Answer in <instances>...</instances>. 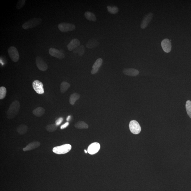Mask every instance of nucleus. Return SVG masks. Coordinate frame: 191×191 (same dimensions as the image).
Segmentation results:
<instances>
[{
  "label": "nucleus",
  "mask_w": 191,
  "mask_h": 191,
  "mask_svg": "<svg viewBox=\"0 0 191 191\" xmlns=\"http://www.w3.org/2000/svg\"><path fill=\"white\" fill-rule=\"evenodd\" d=\"M63 120H64V119H63V118H59L56 121L55 124L57 126L59 125H60L62 123Z\"/></svg>",
  "instance_id": "c756f323"
},
{
  "label": "nucleus",
  "mask_w": 191,
  "mask_h": 191,
  "mask_svg": "<svg viewBox=\"0 0 191 191\" xmlns=\"http://www.w3.org/2000/svg\"><path fill=\"white\" fill-rule=\"evenodd\" d=\"M25 0H20V1H18L17 4L16 5V9H20L22 8L25 4Z\"/></svg>",
  "instance_id": "c85d7f7f"
},
{
  "label": "nucleus",
  "mask_w": 191,
  "mask_h": 191,
  "mask_svg": "<svg viewBox=\"0 0 191 191\" xmlns=\"http://www.w3.org/2000/svg\"><path fill=\"white\" fill-rule=\"evenodd\" d=\"M84 151H85V152L86 153H87V152H88L87 151V150H85Z\"/></svg>",
  "instance_id": "72a5a7b5"
},
{
  "label": "nucleus",
  "mask_w": 191,
  "mask_h": 191,
  "mask_svg": "<svg viewBox=\"0 0 191 191\" xmlns=\"http://www.w3.org/2000/svg\"><path fill=\"white\" fill-rule=\"evenodd\" d=\"M100 148V144L97 142H94L91 144L89 146L87 149V152L91 155L97 153Z\"/></svg>",
  "instance_id": "9d476101"
},
{
  "label": "nucleus",
  "mask_w": 191,
  "mask_h": 191,
  "mask_svg": "<svg viewBox=\"0 0 191 191\" xmlns=\"http://www.w3.org/2000/svg\"><path fill=\"white\" fill-rule=\"evenodd\" d=\"M28 129L27 126L24 124H21L18 126L16 128V131L19 134L23 135L27 132Z\"/></svg>",
  "instance_id": "f3484780"
},
{
  "label": "nucleus",
  "mask_w": 191,
  "mask_h": 191,
  "mask_svg": "<svg viewBox=\"0 0 191 191\" xmlns=\"http://www.w3.org/2000/svg\"><path fill=\"white\" fill-rule=\"evenodd\" d=\"M80 43L79 40L73 39L67 45V48L69 51H72L80 45Z\"/></svg>",
  "instance_id": "4468645a"
},
{
  "label": "nucleus",
  "mask_w": 191,
  "mask_h": 191,
  "mask_svg": "<svg viewBox=\"0 0 191 191\" xmlns=\"http://www.w3.org/2000/svg\"><path fill=\"white\" fill-rule=\"evenodd\" d=\"M80 96L78 94L76 93H74L71 94L69 98V103L71 105H73L74 104L76 101L79 99Z\"/></svg>",
  "instance_id": "6ab92c4d"
},
{
  "label": "nucleus",
  "mask_w": 191,
  "mask_h": 191,
  "mask_svg": "<svg viewBox=\"0 0 191 191\" xmlns=\"http://www.w3.org/2000/svg\"><path fill=\"white\" fill-rule=\"evenodd\" d=\"M153 17V14L152 13H149L148 14L144 16L142 22L141 24V29H145L147 27Z\"/></svg>",
  "instance_id": "9b49d317"
},
{
  "label": "nucleus",
  "mask_w": 191,
  "mask_h": 191,
  "mask_svg": "<svg viewBox=\"0 0 191 191\" xmlns=\"http://www.w3.org/2000/svg\"><path fill=\"white\" fill-rule=\"evenodd\" d=\"M32 86L35 91L39 94H43L44 93V86L42 82L38 80H35L33 82Z\"/></svg>",
  "instance_id": "0eeeda50"
},
{
  "label": "nucleus",
  "mask_w": 191,
  "mask_h": 191,
  "mask_svg": "<svg viewBox=\"0 0 191 191\" xmlns=\"http://www.w3.org/2000/svg\"><path fill=\"white\" fill-rule=\"evenodd\" d=\"M162 46L163 50L165 52L169 53L171 50V44L170 41L167 39H164L162 42Z\"/></svg>",
  "instance_id": "f8f14e48"
},
{
  "label": "nucleus",
  "mask_w": 191,
  "mask_h": 191,
  "mask_svg": "<svg viewBox=\"0 0 191 191\" xmlns=\"http://www.w3.org/2000/svg\"><path fill=\"white\" fill-rule=\"evenodd\" d=\"M107 9L108 11L111 14H115L118 12V8L117 6H113L112 7L110 6H108Z\"/></svg>",
  "instance_id": "a878e982"
},
{
  "label": "nucleus",
  "mask_w": 191,
  "mask_h": 191,
  "mask_svg": "<svg viewBox=\"0 0 191 191\" xmlns=\"http://www.w3.org/2000/svg\"><path fill=\"white\" fill-rule=\"evenodd\" d=\"M58 126L56 124H51L46 126V129L48 132H52L57 130Z\"/></svg>",
  "instance_id": "b1692460"
},
{
  "label": "nucleus",
  "mask_w": 191,
  "mask_h": 191,
  "mask_svg": "<svg viewBox=\"0 0 191 191\" xmlns=\"http://www.w3.org/2000/svg\"><path fill=\"white\" fill-rule=\"evenodd\" d=\"M99 44V41L96 40L92 39L89 41L86 45V47L89 49H92L97 47Z\"/></svg>",
  "instance_id": "a211bd4d"
},
{
  "label": "nucleus",
  "mask_w": 191,
  "mask_h": 191,
  "mask_svg": "<svg viewBox=\"0 0 191 191\" xmlns=\"http://www.w3.org/2000/svg\"><path fill=\"white\" fill-rule=\"evenodd\" d=\"M76 128L78 129H86L89 127L88 125L83 121H79L76 123L74 125Z\"/></svg>",
  "instance_id": "aec40b11"
},
{
  "label": "nucleus",
  "mask_w": 191,
  "mask_h": 191,
  "mask_svg": "<svg viewBox=\"0 0 191 191\" xmlns=\"http://www.w3.org/2000/svg\"><path fill=\"white\" fill-rule=\"evenodd\" d=\"M8 54L10 58L14 62H17L19 59V52L16 47L11 46L8 49Z\"/></svg>",
  "instance_id": "20e7f679"
},
{
  "label": "nucleus",
  "mask_w": 191,
  "mask_h": 191,
  "mask_svg": "<svg viewBox=\"0 0 191 191\" xmlns=\"http://www.w3.org/2000/svg\"><path fill=\"white\" fill-rule=\"evenodd\" d=\"M84 46L83 45H81L75 49L73 51V52L74 54H78L79 56H81L84 54Z\"/></svg>",
  "instance_id": "4be33fe9"
},
{
  "label": "nucleus",
  "mask_w": 191,
  "mask_h": 191,
  "mask_svg": "<svg viewBox=\"0 0 191 191\" xmlns=\"http://www.w3.org/2000/svg\"><path fill=\"white\" fill-rule=\"evenodd\" d=\"M36 66L40 70L45 71L48 69V65L39 56H38L36 57Z\"/></svg>",
  "instance_id": "1a4fd4ad"
},
{
  "label": "nucleus",
  "mask_w": 191,
  "mask_h": 191,
  "mask_svg": "<svg viewBox=\"0 0 191 191\" xmlns=\"http://www.w3.org/2000/svg\"><path fill=\"white\" fill-rule=\"evenodd\" d=\"M99 69H92L91 71V73L93 74H95L98 72Z\"/></svg>",
  "instance_id": "2f4dec72"
},
{
  "label": "nucleus",
  "mask_w": 191,
  "mask_h": 191,
  "mask_svg": "<svg viewBox=\"0 0 191 191\" xmlns=\"http://www.w3.org/2000/svg\"><path fill=\"white\" fill-rule=\"evenodd\" d=\"M84 15L86 19L89 21H96V20L95 15L94 13L87 11L85 13Z\"/></svg>",
  "instance_id": "5701e85b"
},
{
  "label": "nucleus",
  "mask_w": 191,
  "mask_h": 191,
  "mask_svg": "<svg viewBox=\"0 0 191 191\" xmlns=\"http://www.w3.org/2000/svg\"><path fill=\"white\" fill-rule=\"evenodd\" d=\"M41 21L42 19L40 18H34L25 22L22 25V27L24 29L34 28L40 24Z\"/></svg>",
  "instance_id": "f03ea898"
},
{
  "label": "nucleus",
  "mask_w": 191,
  "mask_h": 191,
  "mask_svg": "<svg viewBox=\"0 0 191 191\" xmlns=\"http://www.w3.org/2000/svg\"><path fill=\"white\" fill-rule=\"evenodd\" d=\"M20 108V103L19 101H15L10 106L7 112V118L9 120L13 119L17 115Z\"/></svg>",
  "instance_id": "f257e3e1"
},
{
  "label": "nucleus",
  "mask_w": 191,
  "mask_h": 191,
  "mask_svg": "<svg viewBox=\"0 0 191 191\" xmlns=\"http://www.w3.org/2000/svg\"><path fill=\"white\" fill-rule=\"evenodd\" d=\"M103 63V60L101 58H99L96 61L95 63H94L93 65L92 68V69H99L102 65Z\"/></svg>",
  "instance_id": "393cba45"
},
{
  "label": "nucleus",
  "mask_w": 191,
  "mask_h": 191,
  "mask_svg": "<svg viewBox=\"0 0 191 191\" xmlns=\"http://www.w3.org/2000/svg\"><path fill=\"white\" fill-rule=\"evenodd\" d=\"M41 144L40 143L38 142V141L31 142L28 144L25 147L23 148V150L24 152H26V151L34 150V149L39 147L41 146Z\"/></svg>",
  "instance_id": "ddd939ff"
},
{
  "label": "nucleus",
  "mask_w": 191,
  "mask_h": 191,
  "mask_svg": "<svg viewBox=\"0 0 191 191\" xmlns=\"http://www.w3.org/2000/svg\"><path fill=\"white\" fill-rule=\"evenodd\" d=\"M123 72L126 75L130 76H136L139 74V71L134 69H124L123 71Z\"/></svg>",
  "instance_id": "2eb2a0df"
},
{
  "label": "nucleus",
  "mask_w": 191,
  "mask_h": 191,
  "mask_svg": "<svg viewBox=\"0 0 191 191\" xmlns=\"http://www.w3.org/2000/svg\"><path fill=\"white\" fill-rule=\"evenodd\" d=\"M76 28L74 24L66 22L60 23L58 25V28L59 30L64 33L73 31Z\"/></svg>",
  "instance_id": "39448f33"
},
{
  "label": "nucleus",
  "mask_w": 191,
  "mask_h": 191,
  "mask_svg": "<svg viewBox=\"0 0 191 191\" xmlns=\"http://www.w3.org/2000/svg\"><path fill=\"white\" fill-rule=\"evenodd\" d=\"M71 118V116L70 115L68 116L67 117V118H66V120H67V122H69V121L70 120Z\"/></svg>",
  "instance_id": "473e14b6"
},
{
  "label": "nucleus",
  "mask_w": 191,
  "mask_h": 191,
  "mask_svg": "<svg viewBox=\"0 0 191 191\" xmlns=\"http://www.w3.org/2000/svg\"><path fill=\"white\" fill-rule=\"evenodd\" d=\"M69 125V122H66L64 124L62 125L60 127V129H64L66 128V127H68V126Z\"/></svg>",
  "instance_id": "7c9ffc66"
},
{
  "label": "nucleus",
  "mask_w": 191,
  "mask_h": 191,
  "mask_svg": "<svg viewBox=\"0 0 191 191\" xmlns=\"http://www.w3.org/2000/svg\"><path fill=\"white\" fill-rule=\"evenodd\" d=\"M72 149V146L69 144H65L62 146H57L54 148L53 152L57 154H63L67 153Z\"/></svg>",
  "instance_id": "7ed1b4c3"
},
{
  "label": "nucleus",
  "mask_w": 191,
  "mask_h": 191,
  "mask_svg": "<svg viewBox=\"0 0 191 191\" xmlns=\"http://www.w3.org/2000/svg\"><path fill=\"white\" fill-rule=\"evenodd\" d=\"M6 89L4 86H1L0 87V99H4L6 97Z\"/></svg>",
  "instance_id": "cd10ccee"
},
{
  "label": "nucleus",
  "mask_w": 191,
  "mask_h": 191,
  "mask_svg": "<svg viewBox=\"0 0 191 191\" xmlns=\"http://www.w3.org/2000/svg\"><path fill=\"white\" fill-rule=\"evenodd\" d=\"M187 112L189 117L191 118V101L188 100L187 101L185 105Z\"/></svg>",
  "instance_id": "bb28decb"
},
{
  "label": "nucleus",
  "mask_w": 191,
  "mask_h": 191,
  "mask_svg": "<svg viewBox=\"0 0 191 191\" xmlns=\"http://www.w3.org/2000/svg\"><path fill=\"white\" fill-rule=\"evenodd\" d=\"M62 51H59L55 48H51L49 50V53L52 57L61 59H64L65 57L64 54Z\"/></svg>",
  "instance_id": "6e6552de"
},
{
  "label": "nucleus",
  "mask_w": 191,
  "mask_h": 191,
  "mask_svg": "<svg viewBox=\"0 0 191 191\" xmlns=\"http://www.w3.org/2000/svg\"><path fill=\"white\" fill-rule=\"evenodd\" d=\"M129 129L132 134H138L141 132V128L139 123L136 120L131 121L129 125Z\"/></svg>",
  "instance_id": "423d86ee"
},
{
  "label": "nucleus",
  "mask_w": 191,
  "mask_h": 191,
  "mask_svg": "<svg viewBox=\"0 0 191 191\" xmlns=\"http://www.w3.org/2000/svg\"><path fill=\"white\" fill-rule=\"evenodd\" d=\"M45 113V110L42 107H38L33 111V113L36 117H40Z\"/></svg>",
  "instance_id": "dca6fc26"
},
{
  "label": "nucleus",
  "mask_w": 191,
  "mask_h": 191,
  "mask_svg": "<svg viewBox=\"0 0 191 191\" xmlns=\"http://www.w3.org/2000/svg\"><path fill=\"white\" fill-rule=\"evenodd\" d=\"M70 86V85L66 81H63L60 85V91L62 93H64L67 91Z\"/></svg>",
  "instance_id": "412c9836"
}]
</instances>
